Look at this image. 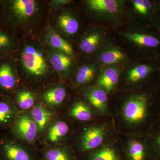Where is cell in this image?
I'll list each match as a JSON object with an SVG mask.
<instances>
[{
  "mask_svg": "<svg viewBox=\"0 0 160 160\" xmlns=\"http://www.w3.org/2000/svg\"><path fill=\"white\" fill-rule=\"evenodd\" d=\"M22 61L25 69L30 74L42 76L48 69L43 53L32 46H26L22 53Z\"/></svg>",
  "mask_w": 160,
  "mask_h": 160,
  "instance_id": "obj_1",
  "label": "cell"
},
{
  "mask_svg": "<svg viewBox=\"0 0 160 160\" xmlns=\"http://www.w3.org/2000/svg\"><path fill=\"white\" fill-rule=\"evenodd\" d=\"M147 101L143 96L132 97L123 106L122 116L127 122L137 124L142 122L147 113Z\"/></svg>",
  "mask_w": 160,
  "mask_h": 160,
  "instance_id": "obj_2",
  "label": "cell"
},
{
  "mask_svg": "<svg viewBox=\"0 0 160 160\" xmlns=\"http://www.w3.org/2000/svg\"><path fill=\"white\" fill-rule=\"evenodd\" d=\"M13 131L18 137L27 142H34L38 132L36 123L32 118L28 115H22L16 120Z\"/></svg>",
  "mask_w": 160,
  "mask_h": 160,
  "instance_id": "obj_3",
  "label": "cell"
},
{
  "mask_svg": "<svg viewBox=\"0 0 160 160\" xmlns=\"http://www.w3.org/2000/svg\"><path fill=\"white\" fill-rule=\"evenodd\" d=\"M106 136V131L103 127L92 126L85 130L81 138L80 151H91L98 148L102 143Z\"/></svg>",
  "mask_w": 160,
  "mask_h": 160,
  "instance_id": "obj_4",
  "label": "cell"
},
{
  "mask_svg": "<svg viewBox=\"0 0 160 160\" xmlns=\"http://www.w3.org/2000/svg\"><path fill=\"white\" fill-rule=\"evenodd\" d=\"M3 160H35L33 154L16 143L7 141L0 149Z\"/></svg>",
  "mask_w": 160,
  "mask_h": 160,
  "instance_id": "obj_5",
  "label": "cell"
},
{
  "mask_svg": "<svg viewBox=\"0 0 160 160\" xmlns=\"http://www.w3.org/2000/svg\"><path fill=\"white\" fill-rule=\"evenodd\" d=\"M37 3L33 0H15L12 3L15 14L22 19L31 17L37 9Z\"/></svg>",
  "mask_w": 160,
  "mask_h": 160,
  "instance_id": "obj_6",
  "label": "cell"
},
{
  "mask_svg": "<svg viewBox=\"0 0 160 160\" xmlns=\"http://www.w3.org/2000/svg\"><path fill=\"white\" fill-rule=\"evenodd\" d=\"M46 39L50 46L60 52L67 55L73 54V50L71 45L52 29H49L47 32Z\"/></svg>",
  "mask_w": 160,
  "mask_h": 160,
  "instance_id": "obj_7",
  "label": "cell"
},
{
  "mask_svg": "<svg viewBox=\"0 0 160 160\" xmlns=\"http://www.w3.org/2000/svg\"><path fill=\"white\" fill-rule=\"evenodd\" d=\"M31 114L32 118L37 126L38 131L40 132L44 131L52 117L51 112L41 105L33 107Z\"/></svg>",
  "mask_w": 160,
  "mask_h": 160,
  "instance_id": "obj_8",
  "label": "cell"
},
{
  "mask_svg": "<svg viewBox=\"0 0 160 160\" xmlns=\"http://www.w3.org/2000/svg\"><path fill=\"white\" fill-rule=\"evenodd\" d=\"M86 160H122L120 153L109 146L101 147L88 155Z\"/></svg>",
  "mask_w": 160,
  "mask_h": 160,
  "instance_id": "obj_9",
  "label": "cell"
},
{
  "mask_svg": "<svg viewBox=\"0 0 160 160\" xmlns=\"http://www.w3.org/2000/svg\"><path fill=\"white\" fill-rule=\"evenodd\" d=\"M68 132L69 126L65 122L57 121L49 127L46 137L50 142L57 143L62 139Z\"/></svg>",
  "mask_w": 160,
  "mask_h": 160,
  "instance_id": "obj_10",
  "label": "cell"
},
{
  "mask_svg": "<svg viewBox=\"0 0 160 160\" xmlns=\"http://www.w3.org/2000/svg\"><path fill=\"white\" fill-rule=\"evenodd\" d=\"M119 75L116 69L109 68L106 69L98 81L99 86L109 92L113 89L118 82Z\"/></svg>",
  "mask_w": 160,
  "mask_h": 160,
  "instance_id": "obj_11",
  "label": "cell"
},
{
  "mask_svg": "<svg viewBox=\"0 0 160 160\" xmlns=\"http://www.w3.org/2000/svg\"><path fill=\"white\" fill-rule=\"evenodd\" d=\"M66 96L65 89L61 86H58L46 91L43 94V99L47 105L56 106L63 102Z\"/></svg>",
  "mask_w": 160,
  "mask_h": 160,
  "instance_id": "obj_12",
  "label": "cell"
},
{
  "mask_svg": "<svg viewBox=\"0 0 160 160\" xmlns=\"http://www.w3.org/2000/svg\"><path fill=\"white\" fill-rule=\"evenodd\" d=\"M88 99L92 105L99 111L102 112L106 111L107 96L104 90L98 89H92L88 94Z\"/></svg>",
  "mask_w": 160,
  "mask_h": 160,
  "instance_id": "obj_13",
  "label": "cell"
},
{
  "mask_svg": "<svg viewBox=\"0 0 160 160\" xmlns=\"http://www.w3.org/2000/svg\"><path fill=\"white\" fill-rule=\"evenodd\" d=\"M50 61L53 69L58 72L66 71L71 64V58L67 55L61 52L52 53Z\"/></svg>",
  "mask_w": 160,
  "mask_h": 160,
  "instance_id": "obj_14",
  "label": "cell"
},
{
  "mask_svg": "<svg viewBox=\"0 0 160 160\" xmlns=\"http://www.w3.org/2000/svg\"><path fill=\"white\" fill-rule=\"evenodd\" d=\"M16 85V79L11 66L7 64L0 66V85L4 89H12Z\"/></svg>",
  "mask_w": 160,
  "mask_h": 160,
  "instance_id": "obj_15",
  "label": "cell"
},
{
  "mask_svg": "<svg viewBox=\"0 0 160 160\" xmlns=\"http://www.w3.org/2000/svg\"><path fill=\"white\" fill-rule=\"evenodd\" d=\"M87 3L89 7L95 11L114 13L118 9V3L113 0H89Z\"/></svg>",
  "mask_w": 160,
  "mask_h": 160,
  "instance_id": "obj_16",
  "label": "cell"
},
{
  "mask_svg": "<svg viewBox=\"0 0 160 160\" xmlns=\"http://www.w3.org/2000/svg\"><path fill=\"white\" fill-rule=\"evenodd\" d=\"M127 160H145L146 152L144 146L136 140L129 142L126 151Z\"/></svg>",
  "mask_w": 160,
  "mask_h": 160,
  "instance_id": "obj_17",
  "label": "cell"
},
{
  "mask_svg": "<svg viewBox=\"0 0 160 160\" xmlns=\"http://www.w3.org/2000/svg\"><path fill=\"white\" fill-rule=\"evenodd\" d=\"M126 36L130 41L141 46L152 48L158 46L160 43L159 41L157 38L148 35L137 33H127L126 34Z\"/></svg>",
  "mask_w": 160,
  "mask_h": 160,
  "instance_id": "obj_18",
  "label": "cell"
},
{
  "mask_svg": "<svg viewBox=\"0 0 160 160\" xmlns=\"http://www.w3.org/2000/svg\"><path fill=\"white\" fill-rule=\"evenodd\" d=\"M69 115L72 117L81 121H89L92 117L91 110L82 102L75 103L69 111Z\"/></svg>",
  "mask_w": 160,
  "mask_h": 160,
  "instance_id": "obj_19",
  "label": "cell"
},
{
  "mask_svg": "<svg viewBox=\"0 0 160 160\" xmlns=\"http://www.w3.org/2000/svg\"><path fill=\"white\" fill-rule=\"evenodd\" d=\"M43 160H75L72 155L66 149L51 148L43 152Z\"/></svg>",
  "mask_w": 160,
  "mask_h": 160,
  "instance_id": "obj_20",
  "label": "cell"
},
{
  "mask_svg": "<svg viewBox=\"0 0 160 160\" xmlns=\"http://www.w3.org/2000/svg\"><path fill=\"white\" fill-rule=\"evenodd\" d=\"M58 24L63 31L69 34H74L79 28L78 21L68 14L60 15L58 19Z\"/></svg>",
  "mask_w": 160,
  "mask_h": 160,
  "instance_id": "obj_21",
  "label": "cell"
},
{
  "mask_svg": "<svg viewBox=\"0 0 160 160\" xmlns=\"http://www.w3.org/2000/svg\"><path fill=\"white\" fill-rule=\"evenodd\" d=\"M100 39L101 37L98 33L89 35L80 43V49L86 53L93 52L99 45Z\"/></svg>",
  "mask_w": 160,
  "mask_h": 160,
  "instance_id": "obj_22",
  "label": "cell"
},
{
  "mask_svg": "<svg viewBox=\"0 0 160 160\" xmlns=\"http://www.w3.org/2000/svg\"><path fill=\"white\" fill-rule=\"evenodd\" d=\"M17 102L21 109L26 110L32 108L34 105V95L30 92L23 90L18 92Z\"/></svg>",
  "mask_w": 160,
  "mask_h": 160,
  "instance_id": "obj_23",
  "label": "cell"
},
{
  "mask_svg": "<svg viewBox=\"0 0 160 160\" xmlns=\"http://www.w3.org/2000/svg\"><path fill=\"white\" fill-rule=\"evenodd\" d=\"M125 54L118 49H112L102 54L101 61L106 64H113L119 62L124 59Z\"/></svg>",
  "mask_w": 160,
  "mask_h": 160,
  "instance_id": "obj_24",
  "label": "cell"
},
{
  "mask_svg": "<svg viewBox=\"0 0 160 160\" xmlns=\"http://www.w3.org/2000/svg\"><path fill=\"white\" fill-rule=\"evenodd\" d=\"M94 74V69L91 66H82L77 74V82L78 84L81 85L89 82L93 79Z\"/></svg>",
  "mask_w": 160,
  "mask_h": 160,
  "instance_id": "obj_25",
  "label": "cell"
},
{
  "mask_svg": "<svg viewBox=\"0 0 160 160\" xmlns=\"http://www.w3.org/2000/svg\"><path fill=\"white\" fill-rule=\"evenodd\" d=\"M151 70V68L149 66L140 65L129 72L128 79L133 82H138L146 78Z\"/></svg>",
  "mask_w": 160,
  "mask_h": 160,
  "instance_id": "obj_26",
  "label": "cell"
},
{
  "mask_svg": "<svg viewBox=\"0 0 160 160\" xmlns=\"http://www.w3.org/2000/svg\"><path fill=\"white\" fill-rule=\"evenodd\" d=\"M14 115V110L9 104L0 102V125L9 122L12 119Z\"/></svg>",
  "mask_w": 160,
  "mask_h": 160,
  "instance_id": "obj_27",
  "label": "cell"
},
{
  "mask_svg": "<svg viewBox=\"0 0 160 160\" xmlns=\"http://www.w3.org/2000/svg\"><path fill=\"white\" fill-rule=\"evenodd\" d=\"M132 2L136 10L143 15L147 14L152 6L151 2L148 0H134Z\"/></svg>",
  "mask_w": 160,
  "mask_h": 160,
  "instance_id": "obj_28",
  "label": "cell"
},
{
  "mask_svg": "<svg viewBox=\"0 0 160 160\" xmlns=\"http://www.w3.org/2000/svg\"><path fill=\"white\" fill-rule=\"evenodd\" d=\"M9 43V38L6 35L0 32V49L8 46Z\"/></svg>",
  "mask_w": 160,
  "mask_h": 160,
  "instance_id": "obj_29",
  "label": "cell"
},
{
  "mask_svg": "<svg viewBox=\"0 0 160 160\" xmlns=\"http://www.w3.org/2000/svg\"><path fill=\"white\" fill-rule=\"evenodd\" d=\"M158 143L159 145L160 146V135L159 136L158 138Z\"/></svg>",
  "mask_w": 160,
  "mask_h": 160,
  "instance_id": "obj_30",
  "label": "cell"
}]
</instances>
